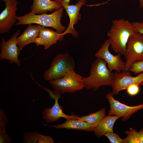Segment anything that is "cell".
Instances as JSON below:
<instances>
[{
    "label": "cell",
    "instance_id": "cell-19",
    "mask_svg": "<svg viewBox=\"0 0 143 143\" xmlns=\"http://www.w3.org/2000/svg\"><path fill=\"white\" fill-rule=\"evenodd\" d=\"M23 142L26 143H53L54 141L49 136L40 134L37 131L25 132L24 133Z\"/></svg>",
    "mask_w": 143,
    "mask_h": 143
},
{
    "label": "cell",
    "instance_id": "cell-1",
    "mask_svg": "<svg viewBox=\"0 0 143 143\" xmlns=\"http://www.w3.org/2000/svg\"><path fill=\"white\" fill-rule=\"evenodd\" d=\"M136 33L132 23L128 21L123 18L113 20L107 33L112 50L124 55L129 38Z\"/></svg>",
    "mask_w": 143,
    "mask_h": 143
},
{
    "label": "cell",
    "instance_id": "cell-28",
    "mask_svg": "<svg viewBox=\"0 0 143 143\" xmlns=\"http://www.w3.org/2000/svg\"><path fill=\"white\" fill-rule=\"evenodd\" d=\"M56 2L58 3L60 1L62 2L67 4H69L70 0H54ZM78 2L79 0H77Z\"/></svg>",
    "mask_w": 143,
    "mask_h": 143
},
{
    "label": "cell",
    "instance_id": "cell-7",
    "mask_svg": "<svg viewBox=\"0 0 143 143\" xmlns=\"http://www.w3.org/2000/svg\"><path fill=\"white\" fill-rule=\"evenodd\" d=\"M110 44L109 39L106 40L95 54V56L103 59L107 66L111 72L114 70L117 73L127 70L125 62L121 58V54L118 53L116 55L111 54L109 48Z\"/></svg>",
    "mask_w": 143,
    "mask_h": 143
},
{
    "label": "cell",
    "instance_id": "cell-2",
    "mask_svg": "<svg viewBox=\"0 0 143 143\" xmlns=\"http://www.w3.org/2000/svg\"><path fill=\"white\" fill-rule=\"evenodd\" d=\"M114 73L108 68L106 62L102 59L96 57L92 63L90 75L83 77L84 88L88 90H98L103 86H111Z\"/></svg>",
    "mask_w": 143,
    "mask_h": 143
},
{
    "label": "cell",
    "instance_id": "cell-6",
    "mask_svg": "<svg viewBox=\"0 0 143 143\" xmlns=\"http://www.w3.org/2000/svg\"><path fill=\"white\" fill-rule=\"evenodd\" d=\"M123 55L127 70L132 64L143 59L142 34L136 33L130 37Z\"/></svg>",
    "mask_w": 143,
    "mask_h": 143
},
{
    "label": "cell",
    "instance_id": "cell-8",
    "mask_svg": "<svg viewBox=\"0 0 143 143\" xmlns=\"http://www.w3.org/2000/svg\"><path fill=\"white\" fill-rule=\"evenodd\" d=\"M43 88L55 101L54 105L51 108L49 107L45 108L42 111L43 118L46 122L53 123L59 121V118H64L66 120L71 119H77L78 116L74 114L68 115L63 112V108L59 105L58 101L61 94L57 93L46 88Z\"/></svg>",
    "mask_w": 143,
    "mask_h": 143
},
{
    "label": "cell",
    "instance_id": "cell-3",
    "mask_svg": "<svg viewBox=\"0 0 143 143\" xmlns=\"http://www.w3.org/2000/svg\"><path fill=\"white\" fill-rule=\"evenodd\" d=\"M64 9L62 7L49 14H43L37 15L31 11L24 16H16L18 21L15 24L19 25L36 24L44 27L53 28L58 33H62L66 29L61 22Z\"/></svg>",
    "mask_w": 143,
    "mask_h": 143
},
{
    "label": "cell",
    "instance_id": "cell-9",
    "mask_svg": "<svg viewBox=\"0 0 143 143\" xmlns=\"http://www.w3.org/2000/svg\"><path fill=\"white\" fill-rule=\"evenodd\" d=\"M136 84L143 86V72L133 77L128 70L118 73L115 72L111 86L113 95L118 94L121 91L126 90L129 86Z\"/></svg>",
    "mask_w": 143,
    "mask_h": 143
},
{
    "label": "cell",
    "instance_id": "cell-29",
    "mask_svg": "<svg viewBox=\"0 0 143 143\" xmlns=\"http://www.w3.org/2000/svg\"><path fill=\"white\" fill-rule=\"evenodd\" d=\"M139 6L140 8H143V0H138Z\"/></svg>",
    "mask_w": 143,
    "mask_h": 143
},
{
    "label": "cell",
    "instance_id": "cell-5",
    "mask_svg": "<svg viewBox=\"0 0 143 143\" xmlns=\"http://www.w3.org/2000/svg\"><path fill=\"white\" fill-rule=\"evenodd\" d=\"M83 78L74 70H70L61 78L49 81V83L57 93H72L84 88Z\"/></svg>",
    "mask_w": 143,
    "mask_h": 143
},
{
    "label": "cell",
    "instance_id": "cell-16",
    "mask_svg": "<svg viewBox=\"0 0 143 143\" xmlns=\"http://www.w3.org/2000/svg\"><path fill=\"white\" fill-rule=\"evenodd\" d=\"M55 0H33L31 7V11L36 14H46L62 7Z\"/></svg>",
    "mask_w": 143,
    "mask_h": 143
},
{
    "label": "cell",
    "instance_id": "cell-23",
    "mask_svg": "<svg viewBox=\"0 0 143 143\" xmlns=\"http://www.w3.org/2000/svg\"><path fill=\"white\" fill-rule=\"evenodd\" d=\"M128 71L135 74L143 72V59L132 64Z\"/></svg>",
    "mask_w": 143,
    "mask_h": 143
},
{
    "label": "cell",
    "instance_id": "cell-12",
    "mask_svg": "<svg viewBox=\"0 0 143 143\" xmlns=\"http://www.w3.org/2000/svg\"><path fill=\"white\" fill-rule=\"evenodd\" d=\"M18 1L8 0L5 2L6 7L0 14V33L8 32L17 19L16 11Z\"/></svg>",
    "mask_w": 143,
    "mask_h": 143
},
{
    "label": "cell",
    "instance_id": "cell-24",
    "mask_svg": "<svg viewBox=\"0 0 143 143\" xmlns=\"http://www.w3.org/2000/svg\"><path fill=\"white\" fill-rule=\"evenodd\" d=\"M106 136L111 143H124L123 139H121L116 133L108 132L105 134Z\"/></svg>",
    "mask_w": 143,
    "mask_h": 143
},
{
    "label": "cell",
    "instance_id": "cell-30",
    "mask_svg": "<svg viewBox=\"0 0 143 143\" xmlns=\"http://www.w3.org/2000/svg\"><path fill=\"white\" fill-rule=\"evenodd\" d=\"M0 1H3L4 2H6V1H8V0H0Z\"/></svg>",
    "mask_w": 143,
    "mask_h": 143
},
{
    "label": "cell",
    "instance_id": "cell-22",
    "mask_svg": "<svg viewBox=\"0 0 143 143\" xmlns=\"http://www.w3.org/2000/svg\"><path fill=\"white\" fill-rule=\"evenodd\" d=\"M127 136L123 139L124 143H140L138 132L132 128L125 132Z\"/></svg>",
    "mask_w": 143,
    "mask_h": 143
},
{
    "label": "cell",
    "instance_id": "cell-13",
    "mask_svg": "<svg viewBox=\"0 0 143 143\" xmlns=\"http://www.w3.org/2000/svg\"><path fill=\"white\" fill-rule=\"evenodd\" d=\"M86 1V0H79L74 5H70L61 1L58 3L65 9L69 19V24L67 29L63 33L65 35L70 34L74 37H78V33L74 29V25L77 24L81 19V14L79 13V11Z\"/></svg>",
    "mask_w": 143,
    "mask_h": 143
},
{
    "label": "cell",
    "instance_id": "cell-11",
    "mask_svg": "<svg viewBox=\"0 0 143 143\" xmlns=\"http://www.w3.org/2000/svg\"><path fill=\"white\" fill-rule=\"evenodd\" d=\"M20 33L19 30L17 31L6 41L3 37H2L0 45L1 60L6 59L11 62L15 63L19 66L20 65V61L18 58L20 50L16 43V39Z\"/></svg>",
    "mask_w": 143,
    "mask_h": 143
},
{
    "label": "cell",
    "instance_id": "cell-26",
    "mask_svg": "<svg viewBox=\"0 0 143 143\" xmlns=\"http://www.w3.org/2000/svg\"><path fill=\"white\" fill-rule=\"evenodd\" d=\"M132 23L137 33L143 35V21L141 22H134Z\"/></svg>",
    "mask_w": 143,
    "mask_h": 143
},
{
    "label": "cell",
    "instance_id": "cell-17",
    "mask_svg": "<svg viewBox=\"0 0 143 143\" xmlns=\"http://www.w3.org/2000/svg\"><path fill=\"white\" fill-rule=\"evenodd\" d=\"M64 35V33H59L42 26L38 37L42 39L44 48L47 49L56 43L57 41H62Z\"/></svg>",
    "mask_w": 143,
    "mask_h": 143
},
{
    "label": "cell",
    "instance_id": "cell-10",
    "mask_svg": "<svg viewBox=\"0 0 143 143\" xmlns=\"http://www.w3.org/2000/svg\"><path fill=\"white\" fill-rule=\"evenodd\" d=\"M113 95L111 92L107 93L105 96L110 105L109 115L120 116L122 122L127 121L133 114L143 109V104L136 106H128L115 99Z\"/></svg>",
    "mask_w": 143,
    "mask_h": 143
},
{
    "label": "cell",
    "instance_id": "cell-21",
    "mask_svg": "<svg viewBox=\"0 0 143 143\" xmlns=\"http://www.w3.org/2000/svg\"><path fill=\"white\" fill-rule=\"evenodd\" d=\"M8 118L2 108L0 109V143H10L11 139L5 130Z\"/></svg>",
    "mask_w": 143,
    "mask_h": 143
},
{
    "label": "cell",
    "instance_id": "cell-14",
    "mask_svg": "<svg viewBox=\"0 0 143 143\" xmlns=\"http://www.w3.org/2000/svg\"><path fill=\"white\" fill-rule=\"evenodd\" d=\"M28 25L23 33L16 39L17 44L19 46L20 51L26 45L34 42L35 39L38 37L42 27L39 25Z\"/></svg>",
    "mask_w": 143,
    "mask_h": 143
},
{
    "label": "cell",
    "instance_id": "cell-4",
    "mask_svg": "<svg viewBox=\"0 0 143 143\" xmlns=\"http://www.w3.org/2000/svg\"><path fill=\"white\" fill-rule=\"evenodd\" d=\"M75 62L69 54L66 52L57 55L52 61L43 76L49 81L61 78L68 71L74 70Z\"/></svg>",
    "mask_w": 143,
    "mask_h": 143
},
{
    "label": "cell",
    "instance_id": "cell-15",
    "mask_svg": "<svg viewBox=\"0 0 143 143\" xmlns=\"http://www.w3.org/2000/svg\"><path fill=\"white\" fill-rule=\"evenodd\" d=\"M43 124L46 126H50L57 129L65 128L89 132H94L96 127L93 124L76 119H71L66 120L65 122L55 125L49 126L44 124Z\"/></svg>",
    "mask_w": 143,
    "mask_h": 143
},
{
    "label": "cell",
    "instance_id": "cell-25",
    "mask_svg": "<svg viewBox=\"0 0 143 143\" xmlns=\"http://www.w3.org/2000/svg\"><path fill=\"white\" fill-rule=\"evenodd\" d=\"M126 90L129 95L131 96H135L139 92V86L136 84H132L128 86Z\"/></svg>",
    "mask_w": 143,
    "mask_h": 143
},
{
    "label": "cell",
    "instance_id": "cell-18",
    "mask_svg": "<svg viewBox=\"0 0 143 143\" xmlns=\"http://www.w3.org/2000/svg\"><path fill=\"white\" fill-rule=\"evenodd\" d=\"M120 117L115 115L105 116L96 127L94 131L96 136L100 138L108 132H113V128L116 121Z\"/></svg>",
    "mask_w": 143,
    "mask_h": 143
},
{
    "label": "cell",
    "instance_id": "cell-27",
    "mask_svg": "<svg viewBox=\"0 0 143 143\" xmlns=\"http://www.w3.org/2000/svg\"><path fill=\"white\" fill-rule=\"evenodd\" d=\"M138 133L140 143H143V129L138 132Z\"/></svg>",
    "mask_w": 143,
    "mask_h": 143
},
{
    "label": "cell",
    "instance_id": "cell-20",
    "mask_svg": "<svg viewBox=\"0 0 143 143\" xmlns=\"http://www.w3.org/2000/svg\"><path fill=\"white\" fill-rule=\"evenodd\" d=\"M106 111L105 108L97 111L88 115L81 117L79 116L77 119H79L90 124L97 126L105 116Z\"/></svg>",
    "mask_w": 143,
    "mask_h": 143
}]
</instances>
